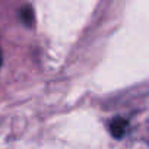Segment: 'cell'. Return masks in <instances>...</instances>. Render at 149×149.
Instances as JSON below:
<instances>
[{
    "label": "cell",
    "mask_w": 149,
    "mask_h": 149,
    "mask_svg": "<svg viewBox=\"0 0 149 149\" xmlns=\"http://www.w3.org/2000/svg\"><path fill=\"white\" fill-rule=\"evenodd\" d=\"M108 129H110V133H111L113 137H116V139H121V137L127 133V130H129V121L124 120V118L117 117V118L111 120Z\"/></svg>",
    "instance_id": "obj_1"
}]
</instances>
